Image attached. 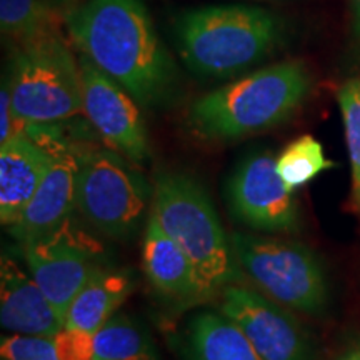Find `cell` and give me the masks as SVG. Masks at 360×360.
Returning a JSON list of instances; mask_svg holds the SVG:
<instances>
[{"label":"cell","instance_id":"obj_1","mask_svg":"<svg viewBox=\"0 0 360 360\" xmlns=\"http://www.w3.org/2000/svg\"><path fill=\"white\" fill-rule=\"evenodd\" d=\"M80 53L119 82L142 105L165 101L175 65L142 0H85L65 12Z\"/></svg>","mask_w":360,"mask_h":360},{"label":"cell","instance_id":"obj_2","mask_svg":"<svg viewBox=\"0 0 360 360\" xmlns=\"http://www.w3.org/2000/svg\"><path fill=\"white\" fill-rule=\"evenodd\" d=\"M310 85L302 62H281L197 98L187 124L205 141H236L285 122L305 101Z\"/></svg>","mask_w":360,"mask_h":360},{"label":"cell","instance_id":"obj_3","mask_svg":"<svg viewBox=\"0 0 360 360\" xmlns=\"http://www.w3.org/2000/svg\"><path fill=\"white\" fill-rule=\"evenodd\" d=\"M281 39V22L259 7H200L184 12L175 22L180 57L205 77L240 74L264 60Z\"/></svg>","mask_w":360,"mask_h":360},{"label":"cell","instance_id":"obj_4","mask_svg":"<svg viewBox=\"0 0 360 360\" xmlns=\"http://www.w3.org/2000/svg\"><path fill=\"white\" fill-rule=\"evenodd\" d=\"M152 215L182 247L210 297L240 278L231 237L202 184L184 172L157 174Z\"/></svg>","mask_w":360,"mask_h":360},{"label":"cell","instance_id":"obj_5","mask_svg":"<svg viewBox=\"0 0 360 360\" xmlns=\"http://www.w3.org/2000/svg\"><path fill=\"white\" fill-rule=\"evenodd\" d=\"M7 77L19 125H52L84 110L79 64L56 29L19 45Z\"/></svg>","mask_w":360,"mask_h":360},{"label":"cell","instance_id":"obj_6","mask_svg":"<svg viewBox=\"0 0 360 360\" xmlns=\"http://www.w3.org/2000/svg\"><path fill=\"white\" fill-rule=\"evenodd\" d=\"M231 245L238 269L270 299L295 312L321 317L330 290L322 260L300 242L233 232Z\"/></svg>","mask_w":360,"mask_h":360},{"label":"cell","instance_id":"obj_7","mask_svg":"<svg viewBox=\"0 0 360 360\" xmlns=\"http://www.w3.org/2000/svg\"><path fill=\"white\" fill-rule=\"evenodd\" d=\"M150 192L146 180L107 150L79 154L75 209L110 238H127L146 212Z\"/></svg>","mask_w":360,"mask_h":360},{"label":"cell","instance_id":"obj_8","mask_svg":"<svg viewBox=\"0 0 360 360\" xmlns=\"http://www.w3.org/2000/svg\"><path fill=\"white\" fill-rule=\"evenodd\" d=\"M220 314L247 337L264 360H315L314 335L289 307L231 283L220 290Z\"/></svg>","mask_w":360,"mask_h":360},{"label":"cell","instance_id":"obj_9","mask_svg":"<svg viewBox=\"0 0 360 360\" xmlns=\"http://www.w3.org/2000/svg\"><path fill=\"white\" fill-rule=\"evenodd\" d=\"M30 276L65 323L70 304L102 269L101 250L89 236L72 229L70 220L51 236L22 247Z\"/></svg>","mask_w":360,"mask_h":360},{"label":"cell","instance_id":"obj_10","mask_svg":"<svg viewBox=\"0 0 360 360\" xmlns=\"http://www.w3.org/2000/svg\"><path fill=\"white\" fill-rule=\"evenodd\" d=\"M229 205L238 222L269 233H292L299 229L294 191L277 169V157L255 152L240 162L229 180Z\"/></svg>","mask_w":360,"mask_h":360},{"label":"cell","instance_id":"obj_11","mask_svg":"<svg viewBox=\"0 0 360 360\" xmlns=\"http://www.w3.org/2000/svg\"><path fill=\"white\" fill-rule=\"evenodd\" d=\"M84 114L97 134L127 159L142 164L150 154L147 129L137 101L119 82L80 53Z\"/></svg>","mask_w":360,"mask_h":360},{"label":"cell","instance_id":"obj_12","mask_svg":"<svg viewBox=\"0 0 360 360\" xmlns=\"http://www.w3.org/2000/svg\"><path fill=\"white\" fill-rule=\"evenodd\" d=\"M25 132L52 152V164L19 220L11 225L12 237L20 247L51 236L70 220L79 169V154L45 134L42 125H25Z\"/></svg>","mask_w":360,"mask_h":360},{"label":"cell","instance_id":"obj_13","mask_svg":"<svg viewBox=\"0 0 360 360\" xmlns=\"http://www.w3.org/2000/svg\"><path fill=\"white\" fill-rule=\"evenodd\" d=\"M142 260L150 285L170 302L191 307L210 297L192 260L152 214L143 236Z\"/></svg>","mask_w":360,"mask_h":360},{"label":"cell","instance_id":"obj_14","mask_svg":"<svg viewBox=\"0 0 360 360\" xmlns=\"http://www.w3.org/2000/svg\"><path fill=\"white\" fill-rule=\"evenodd\" d=\"M0 323L12 334L56 337L65 327L30 272L4 254L0 272Z\"/></svg>","mask_w":360,"mask_h":360},{"label":"cell","instance_id":"obj_15","mask_svg":"<svg viewBox=\"0 0 360 360\" xmlns=\"http://www.w3.org/2000/svg\"><path fill=\"white\" fill-rule=\"evenodd\" d=\"M52 164V152L25 130L0 143V220H19Z\"/></svg>","mask_w":360,"mask_h":360},{"label":"cell","instance_id":"obj_16","mask_svg":"<svg viewBox=\"0 0 360 360\" xmlns=\"http://www.w3.org/2000/svg\"><path fill=\"white\" fill-rule=\"evenodd\" d=\"M184 360H264L247 337L217 312H199L188 322Z\"/></svg>","mask_w":360,"mask_h":360},{"label":"cell","instance_id":"obj_17","mask_svg":"<svg viewBox=\"0 0 360 360\" xmlns=\"http://www.w3.org/2000/svg\"><path fill=\"white\" fill-rule=\"evenodd\" d=\"M132 289L134 282L129 274L102 267L90 277L70 304L65 327L82 328L96 334L112 315L117 314Z\"/></svg>","mask_w":360,"mask_h":360},{"label":"cell","instance_id":"obj_18","mask_svg":"<svg viewBox=\"0 0 360 360\" xmlns=\"http://www.w3.org/2000/svg\"><path fill=\"white\" fill-rule=\"evenodd\" d=\"M157 350L148 332L137 321L119 314L94 334V360H155Z\"/></svg>","mask_w":360,"mask_h":360},{"label":"cell","instance_id":"obj_19","mask_svg":"<svg viewBox=\"0 0 360 360\" xmlns=\"http://www.w3.org/2000/svg\"><path fill=\"white\" fill-rule=\"evenodd\" d=\"M334 167V162L328 160L321 142L312 135H302L290 142L277 157L278 174L290 191L305 186L323 170Z\"/></svg>","mask_w":360,"mask_h":360},{"label":"cell","instance_id":"obj_20","mask_svg":"<svg viewBox=\"0 0 360 360\" xmlns=\"http://www.w3.org/2000/svg\"><path fill=\"white\" fill-rule=\"evenodd\" d=\"M2 32L19 42H29L53 30L51 7L44 0H0Z\"/></svg>","mask_w":360,"mask_h":360},{"label":"cell","instance_id":"obj_21","mask_svg":"<svg viewBox=\"0 0 360 360\" xmlns=\"http://www.w3.org/2000/svg\"><path fill=\"white\" fill-rule=\"evenodd\" d=\"M344 119L345 142L352 170V192L357 209L360 210V79H349L337 94Z\"/></svg>","mask_w":360,"mask_h":360},{"label":"cell","instance_id":"obj_22","mask_svg":"<svg viewBox=\"0 0 360 360\" xmlns=\"http://www.w3.org/2000/svg\"><path fill=\"white\" fill-rule=\"evenodd\" d=\"M4 360H58L53 337L12 334L0 340Z\"/></svg>","mask_w":360,"mask_h":360},{"label":"cell","instance_id":"obj_23","mask_svg":"<svg viewBox=\"0 0 360 360\" xmlns=\"http://www.w3.org/2000/svg\"><path fill=\"white\" fill-rule=\"evenodd\" d=\"M58 360H94V334L82 328L64 327L53 337Z\"/></svg>","mask_w":360,"mask_h":360},{"label":"cell","instance_id":"obj_24","mask_svg":"<svg viewBox=\"0 0 360 360\" xmlns=\"http://www.w3.org/2000/svg\"><path fill=\"white\" fill-rule=\"evenodd\" d=\"M17 132H20V125L13 112L11 84H8V77H4L2 90H0V143L7 142Z\"/></svg>","mask_w":360,"mask_h":360},{"label":"cell","instance_id":"obj_25","mask_svg":"<svg viewBox=\"0 0 360 360\" xmlns=\"http://www.w3.org/2000/svg\"><path fill=\"white\" fill-rule=\"evenodd\" d=\"M330 360H360V330L345 335Z\"/></svg>","mask_w":360,"mask_h":360},{"label":"cell","instance_id":"obj_26","mask_svg":"<svg viewBox=\"0 0 360 360\" xmlns=\"http://www.w3.org/2000/svg\"><path fill=\"white\" fill-rule=\"evenodd\" d=\"M350 6H352L354 32L360 39V0H350Z\"/></svg>","mask_w":360,"mask_h":360},{"label":"cell","instance_id":"obj_27","mask_svg":"<svg viewBox=\"0 0 360 360\" xmlns=\"http://www.w3.org/2000/svg\"><path fill=\"white\" fill-rule=\"evenodd\" d=\"M44 2L51 7V11H64L65 8V11L69 12L74 0H44Z\"/></svg>","mask_w":360,"mask_h":360},{"label":"cell","instance_id":"obj_28","mask_svg":"<svg viewBox=\"0 0 360 360\" xmlns=\"http://www.w3.org/2000/svg\"><path fill=\"white\" fill-rule=\"evenodd\" d=\"M2 360H4V359H2Z\"/></svg>","mask_w":360,"mask_h":360}]
</instances>
